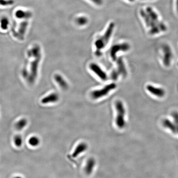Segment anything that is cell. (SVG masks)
<instances>
[{"instance_id": "cell-5", "label": "cell", "mask_w": 178, "mask_h": 178, "mask_svg": "<svg viewBox=\"0 0 178 178\" xmlns=\"http://www.w3.org/2000/svg\"><path fill=\"white\" fill-rule=\"evenodd\" d=\"M130 44L127 43H120L112 47L110 50V55L113 61L117 60V55L120 52H127L130 50Z\"/></svg>"}, {"instance_id": "cell-11", "label": "cell", "mask_w": 178, "mask_h": 178, "mask_svg": "<svg viewBox=\"0 0 178 178\" xmlns=\"http://www.w3.org/2000/svg\"><path fill=\"white\" fill-rule=\"evenodd\" d=\"M55 79L57 83L62 89L64 90H66L68 88V83L65 79L62 77V75L59 74H56L55 75Z\"/></svg>"}, {"instance_id": "cell-9", "label": "cell", "mask_w": 178, "mask_h": 178, "mask_svg": "<svg viewBox=\"0 0 178 178\" xmlns=\"http://www.w3.org/2000/svg\"><path fill=\"white\" fill-rule=\"evenodd\" d=\"M59 97L58 95L55 93H52L48 96L44 97L41 100V103L43 104L55 103L58 101Z\"/></svg>"}, {"instance_id": "cell-18", "label": "cell", "mask_w": 178, "mask_h": 178, "mask_svg": "<svg viewBox=\"0 0 178 178\" xmlns=\"http://www.w3.org/2000/svg\"><path fill=\"white\" fill-rule=\"evenodd\" d=\"M14 143L17 147H20L22 145L23 140L21 136L17 135L15 136L14 139Z\"/></svg>"}, {"instance_id": "cell-12", "label": "cell", "mask_w": 178, "mask_h": 178, "mask_svg": "<svg viewBox=\"0 0 178 178\" xmlns=\"http://www.w3.org/2000/svg\"><path fill=\"white\" fill-rule=\"evenodd\" d=\"M15 16L19 19H28L32 16V13L29 12H25L22 10H18L15 13Z\"/></svg>"}, {"instance_id": "cell-3", "label": "cell", "mask_w": 178, "mask_h": 178, "mask_svg": "<svg viewBox=\"0 0 178 178\" xmlns=\"http://www.w3.org/2000/svg\"><path fill=\"white\" fill-rule=\"evenodd\" d=\"M117 114L116 118V124L120 128H123L126 125L125 116L126 111L123 104L121 101H118L116 104Z\"/></svg>"}, {"instance_id": "cell-23", "label": "cell", "mask_w": 178, "mask_h": 178, "mask_svg": "<svg viewBox=\"0 0 178 178\" xmlns=\"http://www.w3.org/2000/svg\"><path fill=\"white\" fill-rule=\"evenodd\" d=\"M176 9L178 13V0H176Z\"/></svg>"}, {"instance_id": "cell-13", "label": "cell", "mask_w": 178, "mask_h": 178, "mask_svg": "<svg viewBox=\"0 0 178 178\" xmlns=\"http://www.w3.org/2000/svg\"><path fill=\"white\" fill-rule=\"evenodd\" d=\"M95 161L93 158L89 159L87 162L85 168V171L88 174H90L93 172L95 165Z\"/></svg>"}, {"instance_id": "cell-10", "label": "cell", "mask_w": 178, "mask_h": 178, "mask_svg": "<svg viewBox=\"0 0 178 178\" xmlns=\"http://www.w3.org/2000/svg\"><path fill=\"white\" fill-rule=\"evenodd\" d=\"M88 146L84 143H81L78 145L75 148L74 152L72 154V157L73 158L78 157L80 154L83 153L87 149Z\"/></svg>"}, {"instance_id": "cell-17", "label": "cell", "mask_w": 178, "mask_h": 178, "mask_svg": "<svg viewBox=\"0 0 178 178\" xmlns=\"http://www.w3.org/2000/svg\"><path fill=\"white\" fill-rule=\"evenodd\" d=\"M88 18L85 17H80L76 19V23L80 26L85 25L88 23Z\"/></svg>"}, {"instance_id": "cell-4", "label": "cell", "mask_w": 178, "mask_h": 178, "mask_svg": "<svg viewBox=\"0 0 178 178\" xmlns=\"http://www.w3.org/2000/svg\"><path fill=\"white\" fill-rule=\"evenodd\" d=\"M116 84L111 83L108 84L103 88L100 90H95L91 93V95L93 99H98L107 95L112 90L116 88Z\"/></svg>"}, {"instance_id": "cell-15", "label": "cell", "mask_w": 178, "mask_h": 178, "mask_svg": "<svg viewBox=\"0 0 178 178\" xmlns=\"http://www.w3.org/2000/svg\"><path fill=\"white\" fill-rule=\"evenodd\" d=\"M28 123L27 120L26 118H22L18 121L15 124V128L18 131L22 130L26 127Z\"/></svg>"}, {"instance_id": "cell-14", "label": "cell", "mask_w": 178, "mask_h": 178, "mask_svg": "<svg viewBox=\"0 0 178 178\" xmlns=\"http://www.w3.org/2000/svg\"><path fill=\"white\" fill-rule=\"evenodd\" d=\"M163 125L165 128H168L172 131L173 133L177 134V129L174 123L168 119H165L163 122Z\"/></svg>"}, {"instance_id": "cell-19", "label": "cell", "mask_w": 178, "mask_h": 178, "mask_svg": "<svg viewBox=\"0 0 178 178\" xmlns=\"http://www.w3.org/2000/svg\"><path fill=\"white\" fill-rule=\"evenodd\" d=\"M1 27L2 29L6 30L8 29L9 24V21L8 19L6 17H3L1 19Z\"/></svg>"}, {"instance_id": "cell-21", "label": "cell", "mask_w": 178, "mask_h": 178, "mask_svg": "<svg viewBox=\"0 0 178 178\" xmlns=\"http://www.w3.org/2000/svg\"><path fill=\"white\" fill-rule=\"evenodd\" d=\"M119 74L118 73V72L117 71H113L112 72L111 77L112 79L113 80H116L118 79V78Z\"/></svg>"}, {"instance_id": "cell-2", "label": "cell", "mask_w": 178, "mask_h": 178, "mask_svg": "<svg viewBox=\"0 0 178 178\" xmlns=\"http://www.w3.org/2000/svg\"><path fill=\"white\" fill-rule=\"evenodd\" d=\"M114 28L115 24L113 22L111 23L104 34L95 41V45L97 50L95 53L97 56H100L101 54V50L108 44L113 33Z\"/></svg>"}, {"instance_id": "cell-20", "label": "cell", "mask_w": 178, "mask_h": 178, "mask_svg": "<svg viewBox=\"0 0 178 178\" xmlns=\"http://www.w3.org/2000/svg\"><path fill=\"white\" fill-rule=\"evenodd\" d=\"M172 116L174 120V124L176 127L177 132L178 133V113L174 112L172 113Z\"/></svg>"}, {"instance_id": "cell-8", "label": "cell", "mask_w": 178, "mask_h": 178, "mask_svg": "<svg viewBox=\"0 0 178 178\" xmlns=\"http://www.w3.org/2000/svg\"><path fill=\"white\" fill-rule=\"evenodd\" d=\"M116 61H117V71L119 75H121L125 77L127 75V71L123 59L120 57L118 59H117Z\"/></svg>"}, {"instance_id": "cell-22", "label": "cell", "mask_w": 178, "mask_h": 178, "mask_svg": "<svg viewBox=\"0 0 178 178\" xmlns=\"http://www.w3.org/2000/svg\"><path fill=\"white\" fill-rule=\"evenodd\" d=\"M90 1L98 6L101 5L103 3V0H90Z\"/></svg>"}, {"instance_id": "cell-6", "label": "cell", "mask_w": 178, "mask_h": 178, "mask_svg": "<svg viewBox=\"0 0 178 178\" xmlns=\"http://www.w3.org/2000/svg\"><path fill=\"white\" fill-rule=\"evenodd\" d=\"M90 69L95 75L98 76L101 80L105 81L107 79V75L106 73L95 63H92L90 65Z\"/></svg>"}, {"instance_id": "cell-1", "label": "cell", "mask_w": 178, "mask_h": 178, "mask_svg": "<svg viewBox=\"0 0 178 178\" xmlns=\"http://www.w3.org/2000/svg\"><path fill=\"white\" fill-rule=\"evenodd\" d=\"M29 52L30 53L33 60L31 62L29 73L26 78L29 83L32 84L35 82L38 75V68L41 59V48L39 45L36 44L29 51Z\"/></svg>"}, {"instance_id": "cell-24", "label": "cell", "mask_w": 178, "mask_h": 178, "mask_svg": "<svg viewBox=\"0 0 178 178\" xmlns=\"http://www.w3.org/2000/svg\"><path fill=\"white\" fill-rule=\"evenodd\" d=\"M128 1H129L130 2H133L134 1H135V0H128Z\"/></svg>"}, {"instance_id": "cell-7", "label": "cell", "mask_w": 178, "mask_h": 178, "mask_svg": "<svg viewBox=\"0 0 178 178\" xmlns=\"http://www.w3.org/2000/svg\"><path fill=\"white\" fill-rule=\"evenodd\" d=\"M146 88L150 93L157 97H162L165 95V91L161 88L156 87L149 85H147Z\"/></svg>"}, {"instance_id": "cell-16", "label": "cell", "mask_w": 178, "mask_h": 178, "mask_svg": "<svg viewBox=\"0 0 178 178\" xmlns=\"http://www.w3.org/2000/svg\"><path fill=\"white\" fill-rule=\"evenodd\" d=\"M29 143L32 146H37L40 143V139L37 136H32L29 140Z\"/></svg>"}]
</instances>
